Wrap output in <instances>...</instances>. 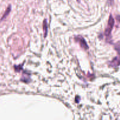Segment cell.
Segmentation results:
<instances>
[{"mask_svg":"<svg viewBox=\"0 0 120 120\" xmlns=\"http://www.w3.org/2000/svg\"><path fill=\"white\" fill-rule=\"evenodd\" d=\"M114 25V18H112V15H110L109 18L108 19V25H107V27L105 31V35L106 37L107 38V39L108 38L111 39V34L112 29L113 26Z\"/></svg>","mask_w":120,"mask_h":120,"instance_id":"1","label":"cell"},{"mask_svg":"<svg viewBox=\"0 0 120 120\" xmlns=\"http://www.w3.org/2000/svg\"><path fill=\"white\" fill-rule=\"evenodd\" d=\"M75 39H76V41H77V42H79V43H80V46H81V47L82 48H83V49H85V50H87V49H88V45H87V43H86L85 41L84 40V39L83 38H82L81 36H77V37L75 38Z\"/></svg>","mask_w":120,"mask_h":120,"instance_id":"2","label":"cell"},{"mask_svg":"<svg viewBox=\"0 0 120 120\" xmlns=\"http://www.w3.org/2000/svg\"><path fill=\"white\" fill-rule=\"evenodd\" d=\"M120 60L119 59L118 57H115V58H114L110 63V65L112 67H116L117 66L120 65Z\"/></svg>","mask_w":120,"mask_h":120,"instance_id":"3","label":"cell"},{"mask_svg":"<svg viewBox=\"0 0 120 120\" xmlns=\"http://www.w3.org/2000/svg\"><path fill=\"white\" fill-rule=\"evenodd\" d=\"M10 11H11V6L9 5V7H8V8H7V9H6L5 11L4 14V15H2V18H1V20H0V21H2V20H4V19H5L6 18H7V16H8V15H9V12H10Z\"/></svg>","mask_w":120,"mask_h":120,"instance_id":"4","label":"cell"},{"mask_svg":"<svg viewBox=\"0 0 120 120\" xmlns=\"http://www.w3.org/2000/svg\"><path fill=\"white\" fill-rule=\"evenodd\" d=\"M47 29H48V26H47V20L45 19L43 22V30H44V32L45 38L47 35Z\"/></svg>","mask_w":120,"mask_h":120,"instance_id":"5","label":"cell"},{"mask_svg":"<svg viewBox=\"0 0 120 120\" xmlns=\"http://www.w3.org/2000/svg\"><path fill=\"white\" fill-rule=\"evenodd\" d=\"M115 48L116 50V51L118 52L119 54H120V42H118L115 46Z\"/></svg>","mask_w":120,"mask_h":120,"instance_id":"6","label":"cell"},{"mask_svg":"<svg viewBox=\"0 0 120 120\" xmlns=\"http://www.w3.org/2000/svg\"><path fill=\"white\" fill-rule=\"evenodd\" d=\"M77 1H80V0H77Z\"/></svg>","mask_w":120,"mask_h":120,"instance_id":"7","label":"cell"}]
</instances>
